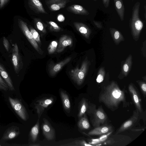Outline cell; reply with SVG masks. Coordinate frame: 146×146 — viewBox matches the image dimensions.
I'll list each match as a JSON object with an SVG mask.
<instances>
[{"label":"cell","mask_w":146,"mask_h":146,"mask_svg":"<svg viewBox=\"0 0 146 146\" xmlns=\"http://www.w3.org/2000/svg\"><path fill=\"white\" fill-rule=\"evenodd\" d=\"M98 100L100 102L113 111L118 109L121 103L123 107L126 108L129 105L126 100L125 91L121 90L114 82L104 87L100 93Z\"/></svg>","instance_id":"1"},{"label":"cell","mask_w":146,"mask_h":146,"mask_svg":"<svg viewBox=\"0 0 146 146\" xmlns=\"http://www.w3.org/2000/svg\"><path fill=\"white\" fill-rule=\"evenodd\" d=\"M86 112L91 117V122L94 128L106 124L107 121V116L102 106L96 109L95 105L88 103Z\"/></svg>","instance_id":"2"},{"label":"cell","mask_w":146,"mask_h":146,"mask_svg":"<svg viewBox=\"0 0 146 146\" xmlns=\"http://www.w3.org/2000/svg\"><path fill=\"white\" fill-rule=\"evenodd\" d=\"M140 3L137 1L133 7L130 23L131 29L134 33H139L142 29L143 24L139 18Z\"/></svg>","instance_id":"3"},{"label":"cell","mask_w":146,"mask_h":146,"mask_svg":"<svg viewBox=\"0 0 146 146\" xmlns=\"http://www.w3.org/2000/svg\"><path fill=\"white\" fill-rule=\"evenodd\" d=\"M87 69V64L86 61L83 62L80 68L78 67L72 70L69 72L71 79L78 85H81L84 80Z\"/></svg>","instance_id":"4"},{"label":"cell","mask_w":146,"mask_h":146,"mask_svg":"<svg viewBox=\"0 0 146 146\" xmlns=\"http://www.w3.org/2000/svg\"><path fill=\"white\" fill-rule=\"evenodd\" d=\"M18 23L21 31L31 44L39 54H42L43 52L33 38V35L29 29L27 23L21 19H19Z\"/></svg>","instance_id":"5"},{"label":"cell","mask_w":146,"mask_h":146,"mask_svg":"<svg viewBox=\"0 0 146 146\" xmlns=\"http://www.w3.org/2000/svg\"><path fill=\"white\" fill-rule=\"evenodd\" d=\"M111 137L110 136L101 145L124 146L128 145L131 141V138L127 136L118 134V139L117 134Z\"/></svg>","instance_id":"6"},{"label":"cell","mask_w":146,"mask_h":146,"mask_svg":"<svg viewBox=\"0 0 146 146\" xmlns=\"http://www.w3.org/2000/svg\"><path fill=\"white\" fill-rule=\"evenodd\" d=\"M8 99L12 108L17 114L22 119L25 121L28 114L25 107L19 99L9 97Z\"/></svg>","instance_id":"7"},{"label":"cell","mask_w":146,"mask_h":146,"mask_svg":"<svg viewBox=\"0 0 146 146\" xmlns=\"http://www.w3.org/2000/svg\"><path fill=\"white\" fill-rule=\"evenodd\" d=\"M12 61L15 73L18 74L23 68V63L16 43L12 48Z\"/></svg>","instance_id":"8"},{"label":"cell","mask_w":146,"mask_h":146,"mask_svg":"<svg viewBox=\"0 0 146 146\" xmlns=\"http://www.w3.org/2000/svg\"><path fill=\"white\" fill-rule=\"evenodd\" d=\"M139 113L137 109L134 110L131 117L121 125L116 131L115 134H119L131 129L138 121L139 117Z\"/></svg>","instance_id":"9"},{"label":"cell","mask_w":146,"mask_h":146,"mask_svg":"<svg viewBox=\"0 0 146 146\" xmlns=\"http://www.w3.org/2000/svg\"><path fill=\"white\" fill-rule=\"evenodd\" d=\"M74 0H46L45 4L51 11H55L64 8L67 4Z\"/></svg>","instance_id":"10"},{"label":"cell","mask_w":146,"mask_h":146,"mask_svg":"<svg viewBox=\"0 0 146 146\" xmlns=\"http://www.w3.org/2000/svg\"><path fill=\"white\" fill-rule=\"evenodd\" d=\"M129 90L133 102L134 103L139 112L141 113L143 111L141 104V100L139 92L132 84L129 86Z\"/></svg>","instance_id":"11"},{"label":"cell","mask_w":146,"mask_h":146,"mask_svg":"<svg viewBox=\"0 0 146 146\" xmlns=\"http://www.w3.org/2000/svg\"><path fill=\"white\" fill-rule=\"evenodd\" d=\"M72 58L69 57L61 62L56 64L51 62L48 65V71L50 75L53 76L59 72L63 67L68 63L71 60Z\"/></svg>","instance_id":"12"},{"label":"cell","mask_w":146,"mask_h":146,"mask_svg":"<svg viewBox=\"0 0 146 146\" xmlns=\"http://www.w3.org/2000/svg\"><path fill=\"white\" fill-rule=\"evenodd\" d=\"M43 122L42 125L43 133L48 140L53 139L55 137V131L48 121L44 118Z\"/></svg>","instance_id":"13"},{"label":"cell","mask_w":146,"mask_h":146,"mask_svg":"<svg viewBox=\"0 0 146 146\" xmlns=\"http://www.w3.org/2000/svg\"><path fill=\"white\" fill-rule=\"evenodd\" d=\"M53 101L54 99L52 97L44 98L37 100L35 108L38 114L40 115L46 108L52 104Z\"/></svg>","instance_id":"14"},{"label":"cell","mask_w":146,"mask_h":146,"mask_svg":"<svg viewBox=\"0 0 146 146\" xmlns=\"http://www.w3.org/2000/svg\"><path fill=\"white\" fill-rule=\"evenodd\" d=\"M113 131V129L111 126L106 124L94 127L88 132V135H101Z\"/></svg>","instance_id":"15"},{"label":"cell","mask_w":146,"mask_h":146,"mask_svg":"<svg viewBox=\"0 0 146 146\" xmlns=\"http://www.w3.org/2000/svg\"><path fill=\"white\" fill-rule=\"evenodd\" d=\"M28 3L29 7L35 13L38 14H48L39 0H28Z\"/></svg>","instance_id":"16"},{"label":"cell","mask_w":146,"mask_h":146,"mask_svg":"<svg viewBox=\"0 0 146 146\" xmlns=\"http://www.w3.org/2000/svg\"><path fill=\"white\" fill-rule=\"evenodd\" d=\"M73 40L72 38L66 35H62L60 37L56 51L59 53L62 52L68 46H72Z\"/></svg>","instance_id":"17"},{"label":"cell","mask_w":146,"mask_h":146,"mask_svg":"<svg viewBox=\"0 0 146 146\" xmlns=\"http://www.w3.org/2000/svg\"><path fill=\"white\" fill-rule=\"evenodd\" d=\"M66 10L76 15H87L89 14L88 11L83 7L77 4H73L68 6Z\"/></svg>","instance_id":"18"},{"label":"cell","mask_w":146,"mask_h":146,"mask_svg":"<svg viewBox=\"0 0 146 146\" xmlns=\"http://www.w3.org/2000/svg\"><path fill=\"white\" fill-rule=\"evenodd\" d=\"M20 133L18 127L12 126L9 128L5 132L3 137L5 140L12 139L18 136Z\"/></svg>","instance_id":"19"},{"label":"cell","mask_w":146,"mask_h":146,"mask_svg":"<svg viewBox=\"0 0 146 146\" xmlns=\"http://www.w3.org/2000/svg\"><path fill=\"white\" fill-rule=\"evenodd\" d=\"M0 75L4 79L8 86L9 89L11 91L15 90V88L11 79L4 67L0 63Z\"/></svg>","instance_id":"20"},{"label":"cell","mask_w":146,"mask_h":146,"mask_svg":"<svg viewBox=\"0 0 146 146\" xmlns=\"http://www.w3.org/2000/svg\"><path fill=\"white\" fill-rule=\"evenodd\" d=\"M115 8L121 21L124 20L125 8L122 0H113Z\"/></svg>","instance_id":"21"},{"label":"cell","mask_w":146,"mask_h":146,"mask_svg":"<svg viewBox=\"0 0 146 146\" xmlns=\"http://www.w3.org/2000/svg\"><path fill=\"white\" fill-rule=\"evenodd\" d=\"M73 25L76 29L85 36H87L90 33L89 28L84 24L79 22H75Z\"/></svg>","instance_id":"22"},{"label":"cell","mask_w":146,"mask_h":146,"mask_svg":"<svg viewBox=\"0 0 146 146\" xmlns=\"http://www.w3.org/2000/svg\"><path fill=\"white\" fill-rule=\"evenodd\" d=\"M113 131H111L106 134L101 135L98 138L90 139L89 143L94 146L101 145L111 134Z\"/></svg>","instance_id":"23"},{"label":"cell","mask_w":146,"mask_h":146,"mask_svg":"<svg viewBox=\"0 0 146 146\" xmlns=\"http://www.w3.org/2000/svg\"><path fill=\"white\" fill-rule=\"evenodd\" d=\"M60 95L64 109L67 111H69L71 105L68 95L66 92L62 90L60 91Z\"/></svg>","instance_id":"24"},{"label":"cell","mask_w":146,"mask_h":146,"mask_svg":"<svg viewBox=\"0 0 146 146\" xmlns=\"http://www.w3.org/2000/svg\"><path fill=\"white\" fill-rule=\"evenodd\" d=\"M83 115L78 121V126L81 130H87L90 128V125L85 113Z\"/></svg>","instance_id":"25"},{"label":"cell","mask_w":146,"mask_h":146,"mask_svg":"<svg viewBox=\"0 0 146 146\" xmlns=\"http://www.w3.org/2000/svg\"><path fill=\"white\" fill-rule=\"evenodd\" d=\"M88 105V103L87 100L83 98L80 103L79 111L78 116L81 118L85 113L87 111Z\"/></svg>","instance_id":"26"},{"label":"cell","mask_w":146,"mask_h":146,"mask_svg":"<svg viewBox=\"0 0 146 146\" xmlns=\"http://www.w3.org/2000/svg\"><path fill=\"white\" fill-rule=\"evenodd\" d=\"M34 22L37 29L44 33H46L44 24L41 19L38 18H35L34 19Z\"/></svg>","instance_id":"27"},{"label":"cell","mask_w":146,"mask_h":146,"mask_svg":"<svg viewBox=\"0 0 146 146\" xmlns=\"http://www.w3.org/2000/svg\"><path fill=\"white\" fill-rule=\"evenodd\" d=\"M39 131L38 121L31 128L30 131V135L33 142H35L36 140Z\"/></svg>","instance_id":"28"},{"label":"cell","mask_w":146,"mask_h":146,"mask_svg":"<svg viewBox=\"0 0 146 146\" xmlns=\"http://www.w3.org/2000/svg\"><path fill=\"white\" fill-rule=\"evenodd\" d=\"M47 23L49 25V28L50 31L58 32L62 30V28L55 22L50 21H47Z\"/></svg>","instance_id":"29"},{"label":"cell","mask_w":146,"mask_h":146,"mask_svg":"<svg viewBox=\"0 0 146 146\" xmlns=\"http://www.w3.org/2000/svg\"><path fill=\"white\" fill-rule=\"evenodd\" d=\"M58 45V43L56 41H52L48 48L47 50L48 54H51L54 53L57 49Z\"/></svg>","instance_id":"30"},{"label":"cell","mask_w":146,"mask_h":146,"mask_svg":"<svg viewBox=\"0 0 146 146\" xmlns=\"http://www.w3.org/2000/svg\"><path fill=\"white\" fill-rule=\"evenodd\" d=\"M30 30L31 33L33 38L36 42L39 44L41 43V42L40 38V36L38 32L33 28L30 27Z\"/></svg>","instance_id":"31"},{"label":"cell","mask_w":146,"mask_h":146,"mask_svg":"<svg viewBox=\"0 0 146 146\" xmlns=\"http://www.w3.org/2000/svg\"><path fill=\"white\" fill-rule=\"evenodd\" d=\"M3 44L6 50L9 52L10 49V44L8 40L5 37H3Z\"/></svg>","instance_id":"32"},{"label":"cell","mask_w":146,"mask_h":146,"mask_svg":"<svg viewBox=\"0 0 146 146\" xmlns=\"http://www.w3.org/2000/svg\"><path fill=\"white\" fill-rule=\"evenodd\" d=\"M140 86L141 92L145 97L146 96V84L145 82L140 84Z\"/></svg>","instance_id":"33"},{"label":"cell","mask_w":146,"mask_h":146,"mask_svg":"<svg viewBox=\"0 0 146 146\" xmlns=\"http://www.w3.org/2000/svg\"><path fill=\"white\" fill-rule=\"evenodd\" d=\"M78 145L84 146H93L94 145L87 143L84 140H80L77 142Z\"/></svg>","instance_id":"34"},{"label":"cell","mask_w":146,"mask_h":146,"mask_svg":"<svg viewBox=\"0 0 146 146\" xmlns=\"http://www.w3.org/2000/svg\"><path fill=\"white\" fill-rule=\"evenodd\" d=\"M104 79L103 76L101 74H100L98 75L96 79V81L98 83H100L103 81Z\"/></svg>","instance_id":"35"},{"label":"cell","mask_w":146,"mask_h":146,"mask_svg":"<svg viewBox=\"0 0 146 146\" xmlns=\"http://www.w3.org/2000/svg\"><path fill=\"white\" fill-rule=\"evenodd\" d=\"M0 84L7 89H9L7 85L1 76H0Z\"/></svg>","instance_id":"36"},{"label":"cell","mask_w":146,"mask_h":146,"mask_svg":"<svg viewBox=\"0 0 146 146\" xmlns=\"http://www.w3.org/2000/svg\"><path fill=\"white\" fill-rule=\"evenodd\" d=\"M102 1L105 7L107 8L109 7L110 0H102Z\"/></svg>","instance_id":"37"},{"label":"cell","mask_w":146,"mask_h":146,"mask_svg":"<svg viewBox=\"0 0 146 146\" xmlns=\"http://www.w3.org/2000/svg\"><path fill=\"white\" fill-rule=\"evenodd\" d=\"M9 0H0V8L3 7L9 1Z\"/></svg>","instance_id":"38"},{"label":"cell","mask_w":146,"mask_h":146,"mask_svg":"<svg viewBox=\"0 0 146 146\" xmlns=\"http://www.w3.org/2000/svg\"><path fill=\"white\" fill-rule=\"evenodd\" d=\"M57 19L59 21L62 22L64 20L65 18L63 15H60L58 17Z\"/></svg>","instance_id":"39"},{"label":"cell","mask_w":146,"mask_h":146,"mask_svg":"<svg viewBox=\"0 0 146 146\" xmlns=\"http://www.w3.org/2000/svg\"><path fill=\"white\" fill-rule=\"evenodd\" d=\"M94 24L96 25L97 27L101 28L102 27V25L101 23L97 22L96 21H94Z\"/></svg>","instance_id":"40"},{"label":"cell","mask_w":146,"mask_h":146,"mask_svg":"<svg viewBox=\"0 0 146 146\" xmlns=\"http://www.w3.org/2000/svg\"><path fill=\"white\" fill-rule=\"evenodd\" d=\"M119 36V33L117 31H116L114 33V36L115 38L116 39H118Z\"/></svg>","instance_id":"41"},{"label":"cell","mask_w":146,"mask_h":146,"mask_svg":"<svg viewBox=\"0 0 146 146\" xmlns=\"http://www.w3.org/2000/svg\"><path fill=\"white\" fill-rule=\"evenodd\" d=\"M123 69L124 71L125 72H128L129 70V66L128 65L126 64H125L123 66Z\"/></svg>","instance_id":"42"},{"label":"cell","mask_w":146,"mask_h":146,"mask_svg":"<svg viewBox=\"0 0 146 146\" xmlns=\"http://www.w3.org/2000/svg\"><path fill=\"white\" fill-rule=\"evenodd\" d=\"M145 128H144H144H143V129H131V131H143L144 130H145Z\"/></svg>","instance_id":"43"},{"label":"cell","mask_w":146,"mask_h":146,"mask_svg":"<svg viewBox=\"0 0 146 146\" xmlns=\"http://www.w3.org/2000/svg\"><path fill=\"white\" fill-rule=\"evenodd\" d=\"M0 90H3L5 91L7 90L8 89H7L3 85H2L1 84H0Z\"/></svg>","instance_id":"44"},{"label":"cell","mask_w":146,"mask_h":146,"mask_svg":"<svg viewBox=\"0 0 146 146\" xmlns=\"http://www.w3.org/2000/svg\"><path fill=\"white\" fill-rule=\"evenodd\" d=\"M94 0V1H97V0Z\"/></svg>","instance_id":"45"},{"label":"cell","mask_w":146,"mask_h":146,"mask_svg":"<svg viewBox=\"0 0 146 146\" xmlns=\"http://www.w3.org/2000/svg\"><path fill=\"white\" fill-rule=\"evenodd\" d=\"M1 145H0V146H1Z\"/></svg>","instance_id":"46"},{"label":"cell","mask_w":146,"mask_h":146,"mask_svg":"<svg viewBox=\"0 0 146 146\" xmlns=\"http://www.w3.org/2000/svg\"></svg>","instance_id":"47"}]
</instances>
